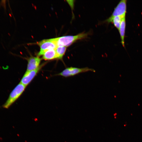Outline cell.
Segmentation results:
<instances>
[{
    "mask_svg": "<svg viewBox=\"0 0 142 142\" xmlns=\"http://www.w3.org/2000/svg\"><path fill=\"white\" fill-rule=\"evenodd\" d=\"M126 0L121 1L115 8L111 15L105 21L108 23H109L111 22L112 19L115 16L125 15L126 9Z\"/></svg>",
    "mask_w": 142,
    "mask_h": 142,
    "instance_id": "obj_5",
    "label": "cell"
},
{
    "mask_svg": "<svg viewBox=\"0 0 142 142\" xmlns=\"http://www.w3.org/2000/svg\"><path fill=\"white\" fill-rule=\"evenodd\" d=\"M41 59L38 57H31L27 59L28 64L26 71H30L37 69L39 66Z\"/></svg>",
    "mask_w": 142,
    "mask_h": 142,
    "instance_id": "obj_7",
    "label": "cell"
},
{
    "mask_svg": "<svg viewBox=\"0 0 142 142\" xmlns=\"http://www.w3.org/2000/svg\"><path fill=\"white\" fill-rule=\"evenodd\" d=\"M37 44L40 48L38 54V56L42 55L47 50L55 49L57 46L54 38L44 39L37 42Z\"/></svg>",
    "mask_w": 142,
    "mask_h": 142,
    "instance_id": "obj_4",
    "label": "cell"
},
{
    "mask_svg": "<svg viewBox=\"0 0 142 142\" xmlns=\"http://www.w3.org/2000/svg\"><path fill=\"white\" fill-rule=\"evenodd\" d=\"M26 87L20 82L10 93L7 100L2 105L3 107L6 109L8 108L20 97Z\"/></svg>",
    "mask_w": 142,
    "mask_h": 142,
    "instance_id": "obj_2",
    "label": "cell"
},
{
    "mask_svg": "<svg viewBox=\"0 0 142 142\" xmlns=\"http://www.w3.org/2000/svg\"><path fill=\"white\" fill-rule=\"evenodd\" d=\"M88 35L87 33L83 32L74 36H64L55 38L54 39L57 46H63L67 47L79 40L86 38Z\"/></svg>",
    "mask_w": 142,
    "mask_h": 142,
    "instance_id": "obj_1",
    "label": "cell"
},
{
    "mask_svg": "<svg viewBox=\"0 0 142 142\" xmlns=\"http://www.w3.org/2000/svg\"><path fill=\"white\" fill-rule=\"evenodd\" d=\"M43 59L49 60L57 59L55 49H50L45 51L42 55Z\"/></svg>",
    "mask_w": 142,
    "mask_h": 142,
    "instance_id": "obj_8",
    "label": "cell"
},
{
    "mask_svg": "<svg viewBox=\"0 0 142 142\" xmlns=\"http://www.w3.org/2000/svg\"><path fill=\"white\" fill-rule=\"evenodd\" d=\"M125 15L118 16L114 17L112 19L111 22H112L115 27L119 31L120 24L122 18Z\"/></svg>",
    "mask_w": 142,
    "mask_h": 142,
    "instance_id": "obj_11",
    "label": "cell"
},
{
    "mask_svg": "<svg viewBox=\"0 0 142 142\" xmlns=\"http://www.w3.org/2000/svg\"><path fill=\"white\" fill-rule=\"evenodd\" d=\"M44 64L40 65L36 69L30 71H26L21 79L20 83L27 86L33 79L38 72Z\"/></svg>",
    "mask_w": 142,
    "mask_h": 142,
    "instance_id": "obj_6",
    "label": "cell"
},
{
    "mask_svg": "<svg viewBox=\"0 0 142 142\" xmlns=\"http://www.w3.org/2000/svg\"><path fill=\"white\" fill-rule=\"evenodd\" d=\"M66 47L63 46H57L55 49L57 59H62L66 50Z\"/></svg>",
    "mask_w": 142,
    "mask_h": 142,
    "instance_id": "obj_10",
    "label": "cell"
},
{
    "mask_svg": "<svg viewBox=\"0 0 142 142\" xmlns=\"http://www.w3.org/2000/svg\"><path fill=\"white\" fill-rule=\"evenodd\" d=\"M126 26L125 17H124L121 22L119 31L121 40V43L124 47L125 46L124 38Z\"/></svg>",
    "mask_w": 142,
    "mask_h": 142,
    "instance_id": "obj_9",
    "label": "cell"
},
{
    "mask_svg": "<svg viewBox=\"0 0 142 142\" xmlns=\"http://www.w3.org/2000/svg\"><path fill=\"white\" fill-rule=\"evenodd\" d=\"M89 71L95 72V70L94 69L88 67L79 68L71 67L66 68L59 73L58 75L65 77H67L74 76L80 73Z\"/></svg>",
    "mask_w": 142,
    "mask_h": 142,
    "instance_id": "obj_3",
    "label": "cell"
}]
</instances>
